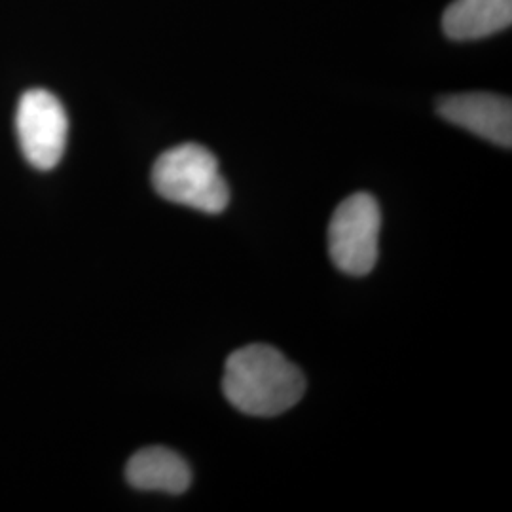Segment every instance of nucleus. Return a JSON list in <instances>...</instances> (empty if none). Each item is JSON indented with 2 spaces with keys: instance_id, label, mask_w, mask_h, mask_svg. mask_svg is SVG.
Here are the masks:
<instances>
[{
  "instance_id": "1",
  "label": "nucleus",
  "mask_w": 512,
  "mask_h": 512,
  "mask_svg": "<svg viewBox=\"0 0 512 512\" xmlns=\"http://www.w3.org/2000/svg\"><path fill=\"white\" fill-rule=\"evenodd\" d=\"M222 391L239 412L274 418L300 403L306 378L279 349L251 344L226 359Z\"/></svg>"
},
{
  "instance_id": "2",
  "label": "nucleus",
  "mask_w": 512,
  "mask_h": 512,
  "mask_svg": "<svg viewBox=\"0 0 512 512\" xmlns=\"http://www.w3.org/2000/svg\"><path fill=\"white\" fill-rule=\"evenodd\" d=\"M154 190L167 200L196 211L219 215L230 203V188L211 150L184 143L169 148L152 167Z\"/></svg>"
},
{
  "instance_id": "3",
  "label": "nucleus",
  "mask_w": 512,
  "mask_h": 512,
  "mask_svg": "<svg viewBox=\"0 0 512 512\" xmlns=\"http://www.w3.org/2000/svg\"><path fill=\"white\" fill-rule=\"evenodd\" d=\"M382 213L374 196L359 192L340 203L329 224V253L344 274H370L378 262Z\"/></svg>"
},
{
  "instance_id": "4",
  "label": "nucleus",
  "mask_w": 512,
  "mask_h": 512,
  "mask_svg": "<svg viewBox=\"0 0 512 512\" xmlns=\"http://www.w3.org/2000/svg\"><path fill=\"white\" fill-rule=\"evenodd\" d=\"M16 131L23 156L33 167L48 171L61 162L69 118L54 93L46 90L23 93L16 112Z\"/></svg>"
},
{
  "instance_id": "5",
  "label": "nucleus",
  "mask_w": 512,
  "mask_h": 512,
  "mask_svg": "<svg viewBox=\"0 0 512 512\" xmlns=\"http://www.w3.org/2000/svg\"><path fill=\"white\" fill-rule=\"evenodd\" d=\"M439 114L450 124L467 129L497 147H512V105L495 93H456L442 97Z\"/></svg>"
},
{
  "instance_id": "6",
  "label": "nucleus",
  "mask_w": 512,
  "mask_h": 512,
  "mask_svg": "<svg viewBox=\"0 0 512 512\" xmlns=\"http://www.w3.org/2000/svg\"><path fill=\"white\" fill-rule=\"evenodd\" d=\"M126 476L137 490L171 495L184 494L192 482L188 463L164 446H150L133 454L126 467Z\"/></svg>"
},
{
  "instance_id": "7",
  "label": "nucleus",
  "mask_w": 512,
  "mask_h": 512,
  "mask_svg": "<svg viewBox=\"0 0 512 512\" xmlns=\"http://www.w3.org/2000/svg\"><path fill=\"white\" fill-rule=\"evenodd\" d=\"M511 23L512 0H454L442 16V29L452 40L490 37Z\"/></svg>"
}]
</instances>
